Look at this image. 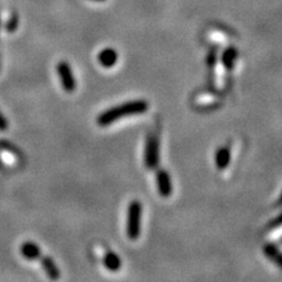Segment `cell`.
Returning <instances> with one entry per match:
<instances>
[{"label": "cell", "mask_w": 282, "mask_h": 282, "mask_svg": "<svg viewBox=\"0 0 282 282\" xmlns=\"http://www.w3.org/2000/svg\"><path fill=\"white\" fill-rule=\"evenodd\" d=\"M231 160H232V154H231V151H229V148L226 146L219 147L214 155V162H215V166L218 167V169L224 170L227 168L229 164H231Z\"/></svg>", "instance_id": "6"}, {"label": "cell", "mask_w": 282, "mask_h": 282, "mask_svg": "<svg viewBox=\"0 0 282 282\" xmlns=\"http://www.w3.org/2000/svg\"><path fill=\"white\" fill-rule=\"evenodd\" d=\"M103 266L111 272H118L121 268V259L114 252H107L103 257Z\"/></svg>", "instance_id": "11"}, {"label": "cell", "mask_w": 282, "mask_h": 282, "mask_svg": "<svg viewBox=\"0 0 282 282\" xmlns=\"http://www.w3.org/2000/svg\"><path fill=\"white\" fill-rule=\"evenodd\" d=\"M277 205L282 206V192H281V194H280V196H279V200H277Z\"/></svg>", "instance_id": "15"}, {"label": "cell", "mask_w": 282, "mask_h": 282, "mask_svg": "<svg viewBox=\"0 0 282 282\" xmlns=\"http://www.w3.org/2000/svg\"><path fill=\"white\" fill-rule=\"evenodd\" d=\"M148 102L146 100L138 99L127 101L121 105L111 107L105 112H102L96 119V122L100 127H106L114 124V122L120 120L122 118H127L132 116H140V114L146 113L148 111Z\"/></svg>", "instance_id": "1"}, {"label": "cell", "mask_w": 282, "mask_h": 282, "mask_svg": "<svg viewBox=\"0 0 282 282\" xmlns=\"http://www.w3.org/2000/svg\"><path fill=\"white\" fill-rule=\"evenodd\" d=\"M20 252L21 255L26 260H29V261H34V260H38L42 257V250H40V247L36 242H32V241H25L21 244Z\"/></svg>", "instance_id": "8"}, {"label": "cell", "mask_w": 282, "mask_h": 282, "mask_svg": "<svg viewBox=\"0 0 282 282\" xmlns=\"http://www.w3.org/2000/svg\"><path fill=\"white\" fill-rule=\"evenodd\" d=\"M155 184H157V188L159 194L162 198H168L172 195L173 193V184L172 179L168 172L165 169H159L157 174H155Z\"/></svg>", "instance_id": "5"}, {"label": "cell", "mask_w": 282, "mask_h": 282, "mask_svg": "<svg viewBox=\"0 0 282 282\" xmlns=\"http://www.w3.org/2000/svg\"><path fill=\"white\" fill-rule=\"evenodd\" d=\"M237 59V51L234 47H228L224 51V53L221 55V62L224 65L225 69L232 70L234 68L235 62Z\"/></svg>", "instance_id": "10"}, {"label": "cell", "mask_w": 282, "mask_h": 282, "mask_svg": "<svg viewBox=\"0 0 282 282\" xmlns=\"http://www.w3.org/2000/svg\"><path fill=\"white\" fill-rule=\"evenodd\" d=\"M7 145L6 143H4V141H0V148H3V147H6Z\"/></svg>", "instance_id": "16"}, {"label": "cell", "mask_w": 282, "mask_h": 282, "mask_svg": "<svg viewBox=\"0 0 282 282\" xmlns=\"http://www.w3.org/2000/svg\"><path fill=\"white\" fill-rule=\"evenodd\" d=\"M9 127V122H7L6 118L0 113V131H5Z\"/></svg>", "instance_id": "14"}, {"label": "cell", "mask_w": 282, "mask_h": 282, "mask_svg": "<svg viewBox=\"0 0 282 282\" xmlns=\"http://www.w3.org/2000/svg\"><path fill=\"white\" fill-rule=\"evenodd\" d=\"M141 217H143V205L138 200H133L128 205L127 220H126V233L129 240L139 239L141 233Z\"/></svg>", "instance_id": "2"}, {"label": "cell", "mask_w": 282, "mask_h": 282, "mask_svg": "<svg viewBox=\"0 0 282 282\" xmlns=\"http://www.w3.org/2000/svg\"><path fill=\"white\" fill-rule=\"evenodd\" d=\"M95 2H103V0H95Z\"/></svg>", "instance_id": "17"}, {"label": "cell", "mask_w": 282, "mask_h": 282, "mask_svg": "<svg viewBox=\"0 0 282 282\" xmlns=\"http://www.w3.org/2000/svg\"><path fill=\"white\" fill-rule=\"evenodd\" d=\"M263 253L267 258L272 261L275 262V265H277L282 269V253H280V251L277 250V247L274 246V244H266L263 247Z\"/></svg>", "instance_id": "12"}, {"label": "cell", "mask_w": 282, "mask_h": 282, "mask_svg": "<svg viewBox=\"0 0 282 282\" xmlns=\"http://www.w3.org/2000/svg\"><path fill=\"white\" fill-rule=\"evenodd\" d=\"M160 161V145L159 139L153 134L147 136L144 152V162L148 169L157 168Z\"/></svg>", "instance_id": "3"}, {"label": "cell", "mask_w": 282, "mask_h": 282, "mask_svg": "<svg viewBox=\"0 0 282 282\" xmlns=\"http://www.w3.org/2000/svg\"><path fill=\"white\" fill-rule=\"evenodd\" d=\"M98 61L105 68H112L118 61V52L113 48H103L98 54Z\"/></svg>", "instance_id": "7"}, {"label": "cell", "mask_w": 282, "mask_h": 282, "mask_svg": "<svg viewBox=\"0 0 282 282\" xmlns=\"http://www.w3.org/2000/svg\"><path fill=\"white\" fill-rule=\"evenodd\" d=\"M281 226H282V211L275 219H274L272 222H270V227H281Z\"/></svg>", "instance_id": "13"}, {"label": "cell", "mask_w": 282, "mask_h": 282, "mask_svg": "<svg viewBox=\"0 0 282 282\" xmlns=\"http://www.w3.org/2000/svg\"><path fill=\"white\" fill-rule=\"evenodd\" d=\"M57 72L59 76V79H60L61 86L64 88V91L73 92L77 88V80L73 76L72 68L67 61H60L57 65Z\"/></svg>", "instance_id": "4"}, {"label": "cell", "mask_w": 282, "mask_h": 282, "mask_svg": "<svg viewBox=\"0 0 282 282\" xmlns=\"http://www.w3.org/2000/svg\"><path fill=\"white\" fill-rule=\"evenodd\" d=\"M42 266L47 276L51 280H58L60 277V270H59L57 263L54 262V260L50 257L42 258Z\"/></svg>", "instance_id": "9"}]
</instances>
